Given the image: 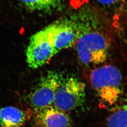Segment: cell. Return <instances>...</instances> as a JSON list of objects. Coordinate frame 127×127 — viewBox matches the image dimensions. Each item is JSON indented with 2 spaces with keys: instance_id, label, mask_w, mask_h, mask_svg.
Listing matches in <instances>:
<instances>
[{
  "instance_id": "4",
  "label": "cell",
  "mask_w": 127,
  "mask_h": 127,
  "mask_svg": "<svg viewBox=\"0 0 127 127\" xmlns=\"http://www.w3.org/2000/svg\"><path fill=\"white\" fill-rule=\"evenodd\" d=\"M57 53L53 45L49 25L30 38L26 53L27 63L30 68H38L48 63Z\"/></svg>"
},
{
  "instance_id": "2",
  "label": "cell",
  "mask_w": 127,
  "mask_h": 127,
  "mask_svg": "<svg viewBox=\"0 0 127 127\" xmlns=\"http://www.w3.org/2000/svg\"><path fill=\"white\" fill-rule=\"evenodd\" d=\"M90 82L100 99L108 105L115 104L122 93V76L113 65H104L94 69L90 73Z\"/></svg>"
},
{
  "instance_id": "11",
  "label": "cell",
  "mask_w": 127,
  "mask_h": 127,
  "mask_svg": "<svg viewBox=\"0 0 127 127\" xmlns=\"http://www.w3.org/2000/svg\"><path fill=\"white\" fill-rule=\"evenodd\" d=\"M102 8L107 11V13H111L115 15H118L119 13L123 9V0H95Z\"/></svg>"
},
{
  "instance_id": "3",
  "label": "cell",
  "mask_w": 127,
  "mask_h": 127,
  "mask_svg": "<svg viewBox=\"0 0 127 127\" xmlns=\"http://www.w3.org/2000/svg\"><path fill=\"white\" fill-rule=\"evenodd\" d=\"M86 89L85 83L77 78L64 77L57 90L53 106L65 112L82 107L86 101Z\"/></svg>"
},
{
  "instance_id": "8",
  "label": "cell",
  "mask_w": 127,
  "mask_h": 127,
  "mask_svg": "<svg viewBox=\"0 0 127 127\" xmlns=\"http://www.w3.org/2000/svg\"><path fill=\"white\" fill-rule=\"evenodd\" d=\"M25 112L12 106L0 109V125L2 127H23L27 121Z\"/></svg>"
},
{
  "instance_id": "9",
  "label": "cell",
  "mask_w": 127,
  "mask_h": 127,
  "mask_svg": "<svg viewBox=\"0 0 127 127\" xmlns=\"http://www.w3.org/2000/svg\"><path fill=\"white\" fill-rule=\"evenodd\" d=\"M29 10L49 12L62 7V0H17Z\"/></svg>"
},
{
  "instance_id": "5",
  "label": "cell",
  "mask_w": 127,
  "mask_h": 127,
  "mask_svg": "<svg viewBox=\"0 0 127 127\" xmlns=\"http://www.w3.org/2000/svg\"><path fill=\"white\" fill-rule=\"evenodd\" d=\"M64 76L56 71H49L43 76L28 96L29 103L35 110L53 106L56 94Z\"/></svg>"
},
{
  "instance_id": "1",
  "label": "cell",
  "mask_w": 127,
  "mask_h": 127,
  "mask_svg": "<svg viewBox=\"0 0 127 127\" xmlns=\"http://www.w3.org/2000/svg\"><path fill=\"white\" fill-rule=\"evenodd\" d=\"M78 35L76 48L81 63L86 66L104 63L112 44L110 22L104 12L89 2H84L73 17Z\"/></svg>"
},
{
  "instance_id": "10",
  "label": "cell",
  "mask_w": 127,
  "mask_h": 127,
  "mask_svg": "<svg viewBox=\"0 0 127 127\" xmlns=\"http://www.w3.org/2000/svg\"><path fill=\"white\" fill-rule=\"evenodd\" d=\"M106 127H127V100L109 115Z\"/></svg>"
},
{
  "instance_id": "6",
  "label": "cell",
  "mask_w": 127,
  "mask_h": 127,
  "mask_svg": "<svg viewBox=\"0 0 127 127\" xmlns=\"http://www.w3.org/2000/svg\"><path fill=\"white\" fill-rule=\"evenodd\" d=\"M50 26L53 45L57 53L75 45L78 28L73 17L61 19Z\"/></svg>"
},
{
  "instance_id": "7",
  "label": "cell",
  "mask_w": 127,
  "mask_h": 127,
  "mask_svg": "<svg viewBox=\"0 0 127 127\" xmlns=\"http://www.w3.org/2000/svg\"><path fill=\"white\" fill-rule=\"evenodd\" d=\"M33 119L37 127H73L70 116L53 106L35 110Z\"/></svg>"
}]
</instances>
